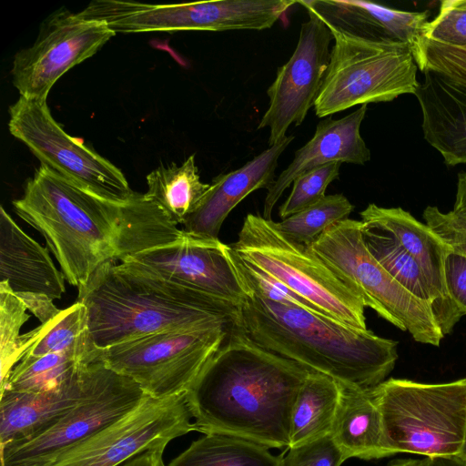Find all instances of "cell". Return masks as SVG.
<instances>
[{
    "label": "cell",
    "mask_w": 466,
    "mask_h": 466,
    "mask_svg": "<svg viewBox=\"0 0 466 466\" xmlns=\"http://www.w3.org/2000/svg\"><path fill=\"white\" fill-rule=\"evenodd\" d=\"M415 96L422 114L425 140L447 166L466 163V91L425 71Z\"/></svg>",
    "instance_id": "cell-22"
},
{
    "label": "cell",
    "mask_w": 466,
    "mask_h": 466,
    "mask_svg": "<svg viewBox=\"0 0 466 466\" xmlns=\"http://www.w3.org/2000/svg\"><path fill=\"white\" fill-rule=\"evenodd\" d=\"M340 165L339 162L328 163L298 177L279 208V216L285 219L322 199L328 186L339 177Z\"/></svg>",
    "instance_id": "cell-34"
},
{
    "label": "cell",
    "mask_w": 466,
    "mask_h": 466,
    "mask_svg": "<svg viewBox=\"0 0 466 466\" xmlns=\"http://www.w3.org/2000/svg\"><path fill=\"white\" fill-rule=\"evenodd\" d=\"M361 229V220L343 219L327 228L308 248L365 307L408 331L416 341L439 346L444 336L431 305L407 291L379 264L368 250Z\"/></svg>",
    "instance_id": "cell-6"
},
{
    "label": "cell",
    "mask_w": 466,
    "mask_h": 466,
    "mask_svg": "<svg viewBox=\"0 0 466 466\" xmlns=\"http://www.w3.org/2000/svg\"><path fill=\"white\" fill-rule=\"evenodd\" d=\"M330 437L346 460L353 457L380 459L394 454L370 390L340 383L339 402Z\"/></svg>",
    "instance_id": "cell-23"
},
{
    "label": "cell",
    "mask_w": 466,
    "mask_h": 466,
    "mask_svg": "<svg viewBox=\"0 0 466 466\" xmlns=\"http://www.w3.org/2000/svg\"><path fill=\"white\" fill-rule=\"evenodd\" d=\"M13 207L45 238L66 280L77 288L109 261L187 237L145 194L136 192L124 204L110 202L44 165Z\"/></svg>",
    "instance_id": "cell-1"
},
{
    "label": "cell",
    "mask_w": 466,
    "mask_h": 466,
    "mask_svg": "<svg viewBox=\"0 0 466 466\" xmlns=\"http://www.w3.org/2000/svg\"><path fill=\"white\" fill-rule=\"evenodd\" d=\"M325 23L334 44L314 104L317 116H329L357 105L389 102L403 94L414 95L420 83L410 47L370 41Z\"/></svg>",
    "instance_id": "cell-7"
},
{
    "label": "cell",
    "mask_w": 466,
    "mask_h": 466,
    "mask_svg": "<svg viewBox=\"0 0 466 466\" xmlns=\"http://www.w3.org/2000/svg\"><path fill=\"white\" fill-rule=\"evenodd\" d=\"M37 328L36 341L21 360L58 353L70 356L83 363L97 360L99 350L92 340L87 310L83 303L76 301L61 309L54 319Z\"/></svg>",
    "instance_id": "cell-26"
},
{
    "label": "cell",
    "mask_w": 466,
    "mask_h": 466,
    "mask_svg": "<svg viewBox=\"0 0 466 466\" xmlns=\"http://www.w3.org/2000/svg\"><path fill=\"white\" fill-rule=\"evenodd\" d=\"M16 295L24 302L27 310L35 315L41 324L50 321L61 310L56 307L54 299L46 295L36 293H18Z\"/></svg>",
    "instance_id": "cell-39"
},
{
    "label": "cell",
    "mask_w": 466,
    "mask_h": 466,
    "mask_svg": "<svg viewBox=\"0 0 466 466\" xmlns=\"http://www.w3.org/2000/svg\"><path fill=\"white\" fill-rule=\"evenodd\" d=\"M429 226L453 252L466 257V219L452 211L444 213L435 206H428L422 213Z\"/></svg>",
    "instance_id": "cell-37"
},
{
    "label": "cell",
    "mask_w": 466,
    "mask_h": 466,
    "mask_svg": "<svg viewBox=\"0 0 466 466\" xmlns=\"http://www.w3.org/2000/svg\"><path fill=\"white\" fill-rule=\"evenodd\" d=\"M245 260L287 285L323 315L367 329L362 299L309 251L292 241L272 219L248 214L238 240L229 244Z\"/></svg>",
    "instance_id": "cell-8"
},
{
    "label": "cell",
    "mask_w": 466,
    "mask_h": 466,
    "mask_svg": "<svg viewBox=\"0 0 466 466\" xmlns=\"http://www.w3.org/2000/svg\"><path fill=\"white\" fill-rule=\"evenodd\" d=\"M232 329L152 334L99 350L97 360L134 380L149 397L185 394Z\"/></svg>",
    "instance_id": "cell-9"
},
{
    "label": "cell",
    "mask_w": 466,
    "mask_h": 466,
    "mask_svg": "<svg viewBox=\"0 0 466 466\" xmlns=\"http://www.w3.org/2000/svg\"><path fill=\"white\" fill-rule=\"evenodd\" d=\"M309 20L301 25L297 46L279 66L267 90L269 105L258 128H269V147L283 140L288 128L299 126L320 92L330 59L333 35L328 25L307 8Z\"/></svg>",
    "instance_id": "cell-14"
},
{
    "label": "cell",
    "mask_w": 466,
    "mask_h": 466,
    "mask_svg": "<svg viewBox=\"0 0 466 466\" xmlns=\"http://www.w3.org/2000/svg\"><path fill=\"white\" fill-rule=\"evenodd\" d=\"M268 448L238 437L204 434L166 466H281Z\"/></svg>",
    "instance_id": "cell-27"
},
{
    "label": "cell",
    "mask_w": 466,
    "mask_h": 466,
    "mask_svg": "<svg viewBox=\"0 0 466 466\" xmlns=\"http://www.w3.org/2000/svg\"><path fill=\"white\" fill-rule=\"evenodd\" d=\"M238 327L262 349L310 372L370 390L394 369L398 342L309 309L248 294Z\"/></svg>",
    "instance_id": "cell-4"
},
{
    "label": "cell",
    "mask_w": 466,
    "mask_h": 466,
    "mask_svg": "<svg viewBox=\"0 0 466 466\" xmlns=\"http://www.w3.org/2000/svg\"><path fill=\"white\" fill-rule=\"evenodd\" d=\"M461 457H463L464 459H466V440H465V442H464V445H463V448H462V451L460 454Z\"/></svg>",
    "instance_id": "cell-44"
},
{
    "label": "cell",
    "mask_w": 466,
    "mask_h": 466,
    "mask_svg": "<svg viewBox=\"0 0 466 466\" xmlns=\"http://www.w3.org/2000/svg\"><path fill=\"white\" fill-rule=\"evenodd\" d=\"M187 233V232H186ZM218 238L190 235L128 256L120 262L192 289L240 305L246 298L240 281Z\"/></svg>",
    "instance_id": "cell-15"
},
{
    "label": "cell",
    "mask_w": 466,
    "mask_h": 466,
    "mask_svg": "<svg viewBox=\"0 0 466 466\" xmlns=\"http://www.w3.org/2000/svg\"><path fill=\"white\" fill-rule=\"evenodd\" d=\"M370 393L394 454H461L466 440V378L444 383L389 379Z\"/></svg>",
    "instance_id": "cell-5"
},
{
    "label": "cell",
    "mask_w": 466,
    "mask_h": 466,
    "mask_svg": "<svg viewBox=\"0 0 466 466\" xmlns=\"http://www.w3.org/2000/svg\"><path fill=\"white\" fill-rule=\"evenodd\" d=\"M98 350L152 334L234 329L239 306L181 286L124 262L99 267L78 288Z\"/></svg>",
    "instance_id": "cell-3"
},
{
    "label": "cell",
    "mask_w": 466,
    "mask_h": 466,
    "mask_svg": "<svg viewBox=\"0 0 466 466\" xmlns=\"http://www.w3.org/2000/svg\"><path fill=\"white\" fill-rule=\"evenodd\" d=\"M339 397V381L321 373L309 372L293 405L289 447L330 435Z\"/></svg>",
    "instance_id": "cell-24"
},
{
    "label": "cell",
    "mask_w": 466,
    "mask_h": 466,
    "mask_svg": "<svg viewBox=\"0 0 466 466\" xmlns=\"http://www.w3.org/2000/svg\"><path fill=\"white\" fill-rule=\"evenodd\" d=\"M147 397L138 384L116 372L101 390L45 429L1 447V466H47Z\"/></svg>",
    "instance_id": "cell-12"
},
{
    "label": "cell",
    "mask_w": 466,
    "mask_h": 466,
    "mask_svg": "<svg viewBox=\"0 0 466 466\" xmlns=\"http://www.w3.org/2000/svg\"><path fill=\"white\" fill-rule=\"evenodd\" d=\"M448 294L461 314L466 315V257L451 251L445 261Z\"/></svg>",
    "instance_id": "cell-38"
},
{
    "label": "cell",
    "mask_w": 466,
    "mask_h": 466,
    "mask_svg": "<svg viewBox=\"0 0 466 466\" xmlns=\"http://www.w3.org/2000/svg\"><path fill=\"white\" fill-rule=\"evenodd\" d=\"M451 211L466 219V172L458 174L456 198Z\"/></svg>",
    "instance_id": "cell-41"
},
{
    "label": "cell",
    "mask_w": 466,
    "mask_h": 466,
    "mask_svg": "<svg viewBox=\"0 0 466 466\" xmlns=\"http://www.w3.org/2000/svg\"><path fill=\"white\" fill-rule=\"evenodd\" d=\"M353 209L342 194L328 195L276 225L287 238L309 247L330 226L348 218Z\"/></svg>",
    "instance_id": "cell-31"
},
{
    "label": "cell",
    "mask_w": 466,
    "mask_h": 466,
    "mask_svg": "<svg viewBox=\"0 0 466 466\" xmlns=\"http://www.w3.org/2000/svg\"><path fill=\"white\" fill-rule=\"evenodd\" d=\"M8 128L40 160L63 177L105 200L124 204L135 196L123 172L82 140L66 133L46 100L20 96L9 107Z\"/></svg>",
    "instance_id": "cell-10"
},
{
    "label": "cell",
    "mask_w": 466,
    "mask_h": 466,
    "mask_svg": "<svg viewBox=\"0 0 466 466\" xmlns=\"http://www.w3.org/2000/svg\"><path fill=\"white\" fill-rule=\"evenodd\" d=\"M465 4H466V0H464Z\"/></svg>",
    "instance_id": "cell-45"
},
{
    "label": "cell",
    "mask_w": 466,
    "mask_h": 466,
    "mask_svg": "<svg viewBox=\"0 0 466 466\" xmlns=\"http://www.w3.org/2000/svg\"><path fill=\"white\" fill-rule=\"evenodd\" d=\"M423 37L447 46L466 47L464 0L441 1L439 14L428 22Z\"/></svg>",
    "instance_id": "cell-35"
},
{
    "label": "cell",
    "mask_w": 466,
    "mask_h": 466,
    "mask_svg": "<svg viewBox=\"0 0 466 466\" xmlns=\"http://www.w3.org/2000/svg\"><path fill=\"white\" fill-rule=\"evenodd\" d=\"M361 221L386 231L399 241L421 268L431 289V308L443 336L463 317L450 298L445 280V261L451 248L425 223L401 208L370 204L360 212Z\"/></svg>",
    "instance_id": "cell-17"
},
{
    "label": "cell",
    "mask_w": 466,
    "mask_h": 466,
    "mask_svg": "<svg viewBox=\"0 0 466 466\" xmlns=\"http://www.w3.org/2000/svg\"><path fill=\"white\" fill-rule=\"evenodd\" d=\"M293 139L294 136H287L241 167L214 177L200 205L183 224V230L200 238H218L224 220L241 200L255 190L271 187L279 157Z\"/></svg>",
    "instance_id": "cell-19"
},
{
    "label": "cell",
    "mask_w": 466,
    "mask_h": 466,
    "mask_svg": "<svg viewBox=\"0 0 466 466\" xmlns=\"http://www.w3.org/2000/svg\"><path fill=\"white\" fill-rule=\"evenodd\" d=\"M331 25L357 36L411 49L423 36L429 12L389 8L362 0L298 1Z\"/></svg>",
    "instance_id": "cell-20"
},
{
    "label": "cell",
    "mask_w": 466,
    "mask_h": 466,
    "mask_svg": "<svg viewBox=\"0 0 466 466\" xmlns=\"http://www.w3.org/2000/svg\"><path fill=\"white\" fill-rule=\"evenodd\" d=\"M346 459L330 435L299 446L289 447L281 466H340Z\"/></svg>",
    "instance_id": "cell-36"
},
{
    "label": "cell",
    "mask_w": 466,
    "mask_h": 466,
    "mask_svg": "<svg viewBox=\"0 0 466 466\" xmlns=\"http://www.w3.org/2000/svg\"><path fill=\"white\" fill-rule=\"evenodd\" d=\"M66 279L49 248L28 236L0 208V282L16 294L36 293L57 299L66 292Z\"/></svg>",
    "instance_id": "cell-21"
},
{
    "label": "cell",
    "mask_w": 466,
    "mask_h": 466,
    "mask_svg": "<svg viewBox=\"0 0 466 466\" xmlns=\"http://www.w3.org/2000/svg\"><path fill=\"white\" fill-rule=\"evenodd\" d=\"M145 196L156 203L177 226L196 211L210 184L201 182L195 154L180 166H160L147 176Z\"/></svg>",
    "instance_id": "cell-25"
},
{
    "label": "cell",
    "mask_w": 466,
    "mask_h": 466,
    "mask_svg": "<svg viewBox=\"0 0 466 466\" xmlns=\"http://www.w3.org/2000/svg\"><path fill=\"white\" fill-rule=\"evenodd\" d=\"M309 372L236 327L186 393L195 431L289 448L293 405Z\"/></svg>",
    "instance_id": "cell-2"
},
{
    "label": "cell",
    "mask_w": 466,
    "mask_h": 466,
    "mask_svg": "<svg viewBox=\"0 0 466 466\" xmlns=\"http://www.w3.org/2000/svg\"><path fill=\"white\" fill-rule=\"evenodd\" d=\"M116 372L101 360L82 364L59 388L38 393H0V447L28 437L106 387Z\"/></svg>",
    "instance_id": "cell-16"
},
{
    "label": "cell",
    "mask_w": 466,
    "mask_h": 466,
    "mask_svg": "<svg viewBox=\"0 0 466 466\" xmlns=\"http://www.w3.org/2000/svg\"><path fill=\"white\" fill-rule=\"evenodd\" d=\"M389 466H420V461L402 460L390 463Z\"/></svg>",
    "instance_id": "cell-43"
},
{
    "label": "cell",
    "mask_w": 466,
    "mask_h": 466,
    "mask_svg": "<svg viewBox=\"0 0 466 466\" xmlns=\"http://www.w3.org/2000/svg\"><path fill=\"white\" fill-rule=\"evenodd\" d=\"M82 364L70 356L58 353L21 360L0 387V393L5 390L38 393L56 390L71 378Z\"/></svg>",
    "instance_id": "cell-30"
},
{
    "label": "cell",
    "mask_w": 466,
    "mask_h": 466,
    "mask_svg": "<svg viewBox=\"0 0 466 466\" xmlns=\"http://www.w3.org/2000/svg\"><path fill=\"white\" fill-rule=\"evenodd\" d=\"M194 431L186 393L162 399L147 396L47 466H120L143 452L165 450L173 440Z\"/></svg>",
    "instance_id": "cell-11"
},
{
    "label": "cell",
    "mask_w": 466,
    "mask_h": 466,
    "mask_svg": "<svg viewBox=\"0 0 466 466\" xmlns=\"http://www.w3.org/2000/svg\"><path fill=\"white\" fill-rule=\"evenodd\" d=\"M227 253L246 295L252 294L271 302L298 306L322 314L283 282L239 257L229 244Z\"/></svg>",
    "instance_id": "cell-32"
},
{
    "label": "cell",
    "mask_w": 466,
    "mask_h": 466,
    "mask_svg": "<svg viewBox=\"0 0 466 466\" xmlns=\"http://www.w3.org/2000/svg\"><path fill=\"white\" fill-rule=\"evenodd\" d=\"M165 450H155L143 452L120 466H166L163 454Z\"/></svg>",
    "instance_id": "cell-40"
},
{
    "label": "cell",
    "mask_w": 466,
    "mask_h": 466,
    "mask_svg": "<svg viewBox=\"0 0 466 466\" xmlns=\"http://www.w3.org/2000/svg\"><path fill=\"white\" fill-rule=\"evenodd\" d=\"M361 232L368 250L379 264L407 291L431 305L424 273L406 248L386 231L363 222Z\"/></svg>",
    "instance_id": "cell-28"
},
{
    "label": "cell",
    "mask_w": 466,
    "mask_h": 466,
    "mask_svg": "<svg viewBox=\"0 0 466 466\" xmlns=\"http://www.w3.org/2000/svg\"><path fill=\"white\" fill-rule=\"evenodd\" d=\"M367 106H360L342 118L326 117L318 124L312 138L295 153L291 163L268 189L263 208L264 218L271 219L275 205L300 175L331 162L364 165L370 159V150L360 136V125Z\"/></svg>",
    "instance_id": "cell-18"
},
{
    "label": "cell",
    "mask_w": 466,
    "mask_h": 466,
    "mask_svg": "<svg viewBox=\"0 0 466 466\" xmlns=\"http://www.w3.org/2000/svg\"><path fill=\"white\" fill-rule=\"evenodd\" d=\"M26 310L24 302L8 284L0 282V387L38 338L37 328L20 335L23 325L30 318Z\"/></svg>",
    "instance_id": "cell-29"
},
{
    "label": "cell",
    "mask_w": 466,
    "mask_h": 466,
    "mask_svg": "<svg viewBox=\"0 0 466 466\" xmlns=\"http://www.w3.org/2000/svg\"><path fill=\"white\" fill-rule=\"evenodd\" d=\"M115 35L103 22L61 8L43 22L35 42L15 54L13 85L20 96L46 100L65 73L95 55Z\"/></svg>",
    "instance_id": "cell-13"
},
{
    "label": "cell",
    "mask_w": 466,
    "mask_h": 466,
    "mask_svg": "<svg viewBox=\"0 0 466 466\" xmlns=\"http://www.w3.org/2000/svg\"><path fill=\"white\" fill-rule=\"evenodd\" d=\"M412 50L422 73L432 72L466 91V47L447 46L421 36Z\"/></svg>",
    "instance_id": "cell-33"
},
{
    "label": "cell",
    "mask_w": 466,
    "mask_h": 466,
    "mask_svg": "<svg viewBox=\"0 0 466 466\" xmlns=\"http://www.w3.org/2000/svg\"><path fill=\"white\" fill-rule=\"evenodd\" d=\"M420 466H466V459L461 455L426 457Z\"/></svg>",
    "instance_id": "cell-42"
}]
</instances>
